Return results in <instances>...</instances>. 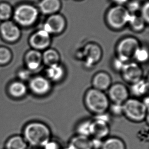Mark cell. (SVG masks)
Returning a JSON list of instances; mask_svg holds the SVG:
<instances>
[{
  "label": "cell",
  "instance_id": "obj_16",
  "mask_svg": "<svg viewBox=\"0 0 149 149\" xmlns=\"http://www.w3.org/2000/svg\"><path fill=\"white\" fill-rule=\"evenodd\" d=\"M111 79L110 75L104 72L98 73L93 77L92 81L93 88L103 91L111 87Z\"/></svg>",
  "mask_w": 149,
  "mask_h": 149
},
{
  "label": "cell",
  "instance_id": "obj_3",
  "mask_svg": "<svg viewBox=\"0 0 149 149\" xmlns=\"http://www.w3.org/2000/svg\"><path fill=\"white\" fill-rule=\"evenodd\" d=\"M123 109L126 117L134 122H141L148 116V107L137 99L128 98L123 103Z\"/></svg>",
  "mask_w": 149,
  "mask_h": 149
},
{
  "label": "cell",
  "instance_id": "obj_25",
  "mask_svg": "<svg viewBox=\"0 0 149 149\" xmlns=\"http://www.w3.org/2000/svg\"><path fill=\"white\" fill-rule=\"evenodd\" d=\"M91 120H85L79 123L76 128L77 134L91 137Z\"/></svg>",
  "mask_w": 149,
  "mask_h": 149
},
{
  "label": "cell",
  "instance_id": "obj_17",
  "mask_svg": "<svg viewBox=\"0 0 149 149\" xmlns=\"http://www.w3.org/2000/svg\"><path fill=\"white\" fill-rule=\"evenodd\" d=\"M26 62L29 69L36 70L39 68L43 62L42 54L38 50H31L26 54Z\"/></svg>",
  "mask_w": 149,
  "mask_h": 149
},
{
  "label": "cell",
  "instance_id": "obj_9",
  "mask_svg": "<svg viewBox=\"0 0 149 149\" xmlns=\"http://www.w3.org/2000/svg\"><path fill=\"white\" fill-rule=\"evenodd\" d=\"M110 132L109 122L98 119L92 121L91 125V137L94 139H107Z\"/></svg>",
  "mask_w": 149,
  "mask_h": 149
},
{
  "label": "cell",
  "instance_id": "obj_23",
  "mask_svg": "<svg viewBox=\"0 0 149 149\" xmlns=\"http://www.w3.org/2000/svg\"><path fill=\"white\" fill-rule=\"evenodd\" d=\"M149 88V84L147 81L141 79L140 81L132 84L131 90L134 95L137 96H141L147 92Z\"/></svg>",
  "mask_w": 149,
  "mask_h": 149
},
{
  "label": "cell",
  "instance_id": "obj_10",
  "mask_svg": "<svg viewBox=\"0 0 149 149\" xmlns=\"http://www.w3.org/2000/svg\"><path fill=\"white\" fill-rule=\"evenodd\" d=\"M109 96L113 103L123 104L128 99L129 93L125 86L118 83L109 87Z\"/></svg>",
  "mask_w": 149,
  "mask_h": 149
},
{
  "label": "cell",
  "instance_id": "obj_4",
  "mask_svg": "<svg viewBox=\"0 0 149 149\" xmlns=\"http://www.w3.org/2000/svg\"><path fill=\"white\" fill-rule=\"evenodd\" d=\"M139 41L132 37H128L123 39L119 43L117 47L118 58L124 62H130L134 58L135 54L140 48Z\"/></svg>",
  "mask_w": 149,
  "mask_h": 149
},
{
  "label": "cell",
  "instance_id": "obj_24",
  "mask_svg": "<svg viewBox=\"0 0 149 149\" xmlns=\"http://www.w3.org/2000/svg\"><path fill=\"white\" fill-rule=\"evenodd\" d=\"M145 22L141 16L131 14L129 18V23L132 29L135 31H141L145 26Z\"/></svg>",
  "mask_w": 149,
  "mask_h": 149
},
{
  "label": "cell",
  "instance_id": "obj_1",
  "mask_svg": "<svg viewBox=\"0 0 149 149\" xmlns=\"http://www.w3.org/2000/svg\"><path fill=\"white\" fill-rule=\"evenodd\" d=\"M28 144L37 148H42L52 137L50 129L44 123L34 122L24 128V136Z\"/></svg>",
  "mask_w": 149,
  "mask_h": 149
},
{
  "label": "cell",
  "instance_id": "obj_21",
  "mask_svg": "<svg viewBox=\"0 0 149 149\" xmlns=\"http://www.w3.org/2000/svg\"><path fill=\"white\" fill-rule=\"evenodd\" d=\"M101 149H126L124 142L118 137H107L102 141Z\"/></svg>",
  "mask_w": 149,
  "mask_h": 149
},
{
  "label": "cell",
  "instance_id": "obj_7",
  "mask_svg": "<svg viewBox=\"0 0 149 149\" xmlns=\"http://www.w3.org/2000/svg\"><path fill=\"white\" fill-rule=\"evenodd\" d=\"M66 20L61 14H52L45 22L43 30L49 34H58L64 31Z\"/></svg>",
  "mask_w": 149,
  "mask_h": 149
},
{
  "label": "cell",
  "instance_id": "obj_29",
  "mask_svg": "<svg viewBox=\"0 0 149 149\" xmlns=\"http://www.w3.org/2000/svg\"><path fill=\"white\" fill-rule=\"evenodd\" d=\"M11 58V53L8 49L0 48V64L8 62Z\"/></svg>",
  "mask_w": 149,
  "mask_h": 149
},
{
  "label": "cell",
  "instance_id": "obj_35",
  "mask_svg": "<svg viewBox=\"0 0 149 149\" xmlns=\"http://www.w3.org/2000/svg\"><path fill=\"white\" fill-rule=\"evenodd\" d=\"M19 76L21 77V79H27L29 76L28 72H27V71H22V72H21L19 73Z\"/></svg>",
  "mask_w": 149,
  "mask_h": 149
},
{
  "label": "cell",
  "instance_id": "obj_2",
  "mask_svg": "<svg viewBox=\"0 0 149 149\" xmlns=\"http://www.w3.org/2000/svg\"><path fill=\"white\" fill-rule=\"evenodd\" d=\"M85 103L89 111L96 115L105 113L109 107V100L103 91L93 88L87 91Z\"/></svg>",
  "mask_w": 149,
  "mask_h": 149
},
{
  "label": "cell",
  "instance_id": "obj_22",
  "mask_svg": "<svg viewBox=\"0 0 149 149\" xmlns=\"http://www.w3.org/2000/svg\"><path fill=\"white\" fill-rule=\"evenodd\" d=\"M60 56L58 52L54 49H47L42 54V61L48 67L59 64Z\"/></svg>",
  "mask_w": 149,
  "mask_h": 149
},
{
  "label": "cell",
  "instance_id": "obj_12",
  "mask_svg": "<svg viewBox=\"0 0 149 149\" xmlns=\"http://www.w3.org/2000/svg\"><path fill=\"white\" fill-rule=\"evenodd\" d=\"M30 44L36 50L47 49L51 43L50 34L43 30L34 33L30 38Z\"/></svg>",
  "mask_w": 149,
  "mask_h": 149
},
{
  "label": "cell",
  "instance_id": "obj_5",
  "mask_svg": "<svg viewBox=\"0 0 149 149\" xmlns=\"http://www.w3.org/2000/svg\"><path fill=\"white\" fill-rule=\"evenodd\" d=\"M130 15L127 9L118 5L109 10L107 14V22L111 28L120 30L128 23Z\"/></svg>",
  "mask_w": 149,
  "mask_h": 149
},
{
  "label": "cell",
  "instance_id": "obj_37",
  "mask_svg": "<svg viewBox=\"0 0 149 149\" xmlns=\"http://www.w3.org/2000/svg\"><path fill=\"white\" fill-rule=\"evenodd\" d=\"M70 149L68 147H67L66 148H64V149Z\"/></svg>",
  "mask_w": 149,
  "mask_h": 149
},
{
  "label": "cell",
  "instance_id": "obj_14",
  "mask_svg": "<svg viewBox=\"0 0 149 149\" xmlns=\"http://www.w3.org/2000/svg\"><path fill=\"white\" fill-rule=\"evenodd\" d=\"M1 32L4 38L11 42L16 40L20 35V31L18 27L9 21L2 24L1 26Z\"/></svg>",
  "mask_w": 149,
  "mask_h": 149
},
{
  "label": "cell",
  "instance_id": "obj_15",
  "mask_svg": "<svg viewBox=\"0 0 149 149\" xmlns=\"http://www.w3.org/2000/svg\"><path fill=\"white\" fill-rule=\"evenodd\" d=\"M68 147L70 149H93V141L91 137L77 135L72 137Z\"/></svg>",
  "mask_w": 149,
  "mask_h": 149
},
{
  "label": "cell",
  "instance_id": "obj_19",
  "mask_svg": "<svg viewBox=\"0 0 149 149\" xmlns=\"http://www.w3.org/2000/svg\"><path fill=\"white\" fill-rule=\"evenodd\" d=\"M46 72L47 77L49 79L54 82H57L64 77L65 70L62 66L60 64H57L48 67Z\"/></svg>",
  "mask_w": 149,
  "mask_h": 149
},
{
  "label": "cell",
  "instance_id": "obj_30",
  "mask_svg": "<svg viewBox=\"0 0 149 149\" xmlns=\"http://www.w3.org/2000/svg\"><path fill=\"white\" fill-rule=\"evenodd\" d=\"M42 149H62L58 141L50 139L42 147Z\"/></svg>",
  "mask_w": 149,
  "mask_h": 149
},
{
  "label": "cell",
  "instance_id": "obj_32",
  "mask_svg": "<svg viewBox=\"0 0 149 149\" xmlns=\"http://www.w3.org/2000/svg\"><path fill=\"white\" fill-rule=\"evenodd\" d=\"M111 112L116 115H121L123 113V104L113 103L111 107Z\"/></svg>",
  "mask_w": 149,
  "mask_h": 149
},
{
  "label": "cell",
  "instance_id": "obj_11",
  "mask_svg": "<svg viewBox=\"0 0 149 149\" xmlns=\"http://www.w3.org/2000/svg\"><path fill=\"white\" fill-rule=\"evenodd\" d=\"M102 54L100 47L92 43L86 45L83 52L85 62L88 66H92L98 62L101 58Z\"/></svg>",
  "mask_w": 149,
  "mask_h": 149
},
{
  "label": "cell",
  "instance_id": "obj_34",
  "mask_svg": "<svg viewBox=\"0 0 149 149\" xmlns=\"http://www.w3.org/2000/svg\"><path fill=\"white\" fill-rule=\"evenodd\" d=\"M126 63L124 62L123 61L120 60L119 58H116L114 61V67L116 69L118 70L121 71V70L123 68V66H124Z\"/></svg>",
  "mask_w": 149,
  "mask_h": 149
},
{
  "label": "cell",
  "instance_id": "obj_13",
  "mask_svg": "<svg viewBox=\"0 0 149 149\" xmlns=\"http://www.w3.org/2000/svg\"><path fill=\"white\" fill-rule=\"evenodd\" d=\"M30 86L32 91L39 95L46 94L51 89V85L49 79L42 77H37L32 79Z\"/></svg>",
  "mask_w": 149,
  "mask_h": 149
},
{
  "label": "cell",
  "instance_id": "obj_33",
  "mask_svg": "<svg viewBox=\"0 0 149 149\" xmlns=\"http://www.w3.org/2000/svg\"><path fill=\"white\" fill-rule=\"evenodd\" d=\"M140 8V4L137 1H134L130 2L128 5V9L129 12H135L139 10Z\"/></svg>",
  "mask_w": 149,
  "mask_h": 149
},
{
  "label": "cell",
  "instance_id": "obj_38",
  "mask_svg": "<svg viewBox=\"0 0 149 149\" xmlns=\"http://www.w3.org/2000/svg\"><path fill=\"white\" fill-rule=\"evenodd\" d=\"M39 149V148H37V149Z\"/></svg>",
  "mask_w": 149,
  "mask_h": 149
},
{
  "label": "cell",
  "instance_id": "obj_36",
  "mask_svg": "<svg viewBox=\"0 0 149 149\" xmlns=\"http://www.w3.org/2000/svg\"><path fill=\"white\" fill-rule=\"evenodd\" d=\"M115 3L118 4L119 5H121L122 4H125L128 0H113Z\"/></svg>",
  "mask_w": 149,
  "mask_h": 149
},
{
  "label": "cell",
  "instance_id": "obj_28",
  "mask_svg": "<svg viewBox=\"0 0 149 149\" xmlns=\"http://www.w3.org/2000/svg\"><path fill=\"white\" fill-rule=\"evenodd\" d=\"M149 54L147 50L145 49L140 47L135 54L134 58L140 62H145L148 58Z\"/></svg>",
  "mask_w": 149,
  "mask_h": 149
},
{
  "label": "cell",
  "instance_id": "obj_20",
  "mask_svg": "<svg viewBox=\"0 0 149 149\" xmlns=\"http://www.w3.org/2000/svg\"><path fill=\"white\" fill-rule=\"evenodd\" d=\"M28 143L24 137L20 135H14L6 141V149H26Z\"/></svg>",
  "mask_w": 149,
  "mask_h": 149
},
{
  "label": "cell",
  "instance_id": "obj_31",
  "mask_svg": "<svg viewBox=\"0 0 149 149\" xmlns=\"http://www.w3.org/2000/svg\"><path fill=\"white\" fill-rule=\"evenodd\" d=\"M141 17L145 22H149V4L147 2L141 9Z\"/></svg>",
  "mask_w": 149,
  "mask_h": 149
},
{
  "label": "cell",
  "instance_id": "obj_18",
  "mask_svg": "<svg viewBox=\"0 0 149 149\" xmlns=\"http://www.w3.org/2000/svg\"><path fill=\"white\" fill-rule=\"evenodd\" d=\"M60 0H42L39 4L41 12L46 14H55L61 8Z\"/></svg>",
  "mask_w": 149,
  "mask_h": 149
},
{
  "label": "cell",
  "instance_id": "obj_26",
  "mask_svg": "<svg viewBox=\"0 0 149 149\" xmlns=\"http://www.w3.org/2000/svg\"><path fill=\"white\" fill-rule=\"evenodd\" d=\"M26 86L20 82H15L11 85L10 93L14 97H21L26 93Z\"/></svg>",
  "mask_w": 149,
  "mask_h": 149
},
{
  "label": "cell",
  "instance_id": "obj_6",
  "mask_svg": "<svg viewBox=\"0 0 149 149\" xmlns=\"http://www.w3.org/2000/svg\"><path fill=\"white\" fill-rule=\"evenodd\" d=\"M38 14V11L35 7L24 4L16 8L14 12V19L21 25L28 26L36 22Z\"/></svg>",
  "mask_w": 149,
  "mask_h": 149
},
{
  "label": "cell",
  "instance_id": "obj_8",
  "mask_svg": "<svg viewBox=\"0 0 149 149\" xmlns=\"http://www.w3.org/2000/svg\"><path fill=\"white\" fill-rule=\"evenodd\" d=\"M121 71L125 81L131 84L136 83L142 79V69L136 63H126Z\"/></svg>",
  "mask_w": 149,
  "mask_h": 149
},
{
  "label": "cell",
  "instance_id": "obj_27",
  "mask_svg": "<svg viewBox=\"0 0 149 149\" xmlns=\"http://www.w3.org/2000/svg\"><path fill=\"white\" fill-rule=\"evenodd\" d=\"M12 14V8L9 4L5 3L0 4V19L6 20L10 18Z\"/></svg>",
  "mask_w": 149,
  "mask_h": 149
}]
</instances>
